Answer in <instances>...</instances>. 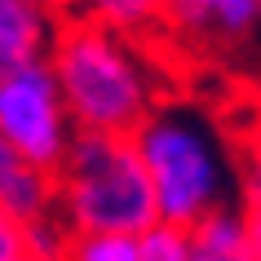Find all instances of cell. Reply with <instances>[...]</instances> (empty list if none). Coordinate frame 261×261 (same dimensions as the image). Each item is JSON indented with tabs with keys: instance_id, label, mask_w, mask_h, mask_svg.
Returning <instances> with one entry per match:
<instances>
[{
	"instance_id": "1",
	"label": "cell",
	"mask_w": 261,
	"mask_h": 261,
	"mask_svg": "<svg viewBox=\"0 0 261 261\" xmlns=\"http://www.w3.org/2000/svg\"><path fill=\"white\" fill-rule=\"evenodd\" d=\"M49 71L71 111L75 133L133 138L146 115L164 102L160 75L151 58L142 54V40L89 14H71L58 22Z\"/></svg>"
},
{
	"instance_id": "2",
	"label": "cell",
	"mask_w": 261,
	"mask_h": 261,
	"mask_svg": "<svg viewBox=\"0 0 261 261\" xmlns=\"http://www.w3.org/2000/svg\"><path fill=\"white\" fill-rule=\"evenodd\" d=\"M133 146L151 177L160 221L186 226L204 221L217 208H230V191L239 181V160L221 128L191 102H160L146 115Z\"/></svg>"
},
{
	"instance_id": "3",
	"label": "cell",
	"mask_w": 261,
	"mask_h": 261,
	"mask_svg": "<svg viewBox=\"0 0 261 261\" xmlns=\"http://www.w3.org/2000/svg\"><path fill=\"white\" fill-rule=\"evenodd\" d=\"M58 217L71 234H133L160 221L151 177L133 138L75 133L67 164L58 168Z\"/></svg>"
},
{
	"instance_id": "4",
	"label": "cell",
	"mask_w": 261,
	"mask_h": 261,
	"mask_svg": "<svg viewBox=\"0 0 261 261\" xmlns=\"http://www.w3.org/2000/svg\"><path fill=\"white\" fill-rule=\"evenodd\" d=\"M0 133L31 168L58 177V168L67 164L71 142H75V124L58 93L49 62L0 75Z\"/></svg>"
},
{
	"instance_id": "5",
	"label": "cell",
	"mask_w": 261,
	"mask_h": 261,
	"mask_svg": "<svg viewBox=\"0 0 261 261\" xmlns=\"http://www.w3.org/2000/svg\"><path fill=\"white\" fill-rule=\"evenodd\" d=\"M58 22L44 0H0V75L49 62Z\"/></svg>"
},
{
	"instance_id": "6",
	"label": "cell",
	"mask_w": 261,
	"mask_h": 261,
	"mask_svg": "<svg viewBox=\"0 0 261 261\" xmlns=\"http://www.w3.org/2000/svg\"><path fill=\"white\" fill-rule=\"evenodd\" d=\"M0 208L18 221H36L58 213V177L31 168L0 133Z\"/></svg>"
},
{
	"instance_id": "7",
	"label": "cell",
	"mask_w": 261,
	"mask_h": 261,
	"mask_svg": "<svg viewBox=\"0 0 261 261\" xmlns=\"http://www.w3.org/2000/svg\"><path fill=\"white\" fill-rule=\"evenodd\" d=\"M181 31H199L208 40L239 44L257 36L261 27V0H181V9L168 18Z\"/></svg>"
},
{
	"instance_id": "8",
	"label": "cell",
	"mask_w": 261,
	"mask_h": 261,
	"mask_svg": "<svg viewBox=\"0 0 261 261\" xmlns=\"http://www.w3.org/2000/svg\"><path fill=\"white\" fill-rule=\"evenodd\" d=\"M191 261H252L244 208H217L191 226Z\"/></svg>"
},
{
	"instance_id": "9",
	"label": "cell",
	"mask_w": 261,
	"mask_h": 261,
	"mask_svg": "<svg viewBox=\"0 0 261 261\" xmlns=\"http://www.w3.org/2000/svg\"><path fill=\"white\" fill-rule=\"evenodd\" d=\"M80 14L107 22V27L133 36V40H146L160 22H164V9L155 0H80Z\"/></svg>"
},
{
	"instance_id": "10",
	"label": "cell",
	"mask_w": 261,
	"mask_h": 261,
	"mask_svg": "<svg viewBox=\"0 0 261 261\" xmlns=\"http://www.w3.org/2000/svg\"><path fill=\"white\" fill-rule=\"evenodd\" d=\"M138 261H191V230L173 221H151L138 234Z\"/></svg>"
},
{
	"instance_id": "11",
	"label": "cell",
	"mask_w": 261,
	"mask_h": 261,
	"mask_svg": "<svg viewBox=\"0 0 261 261\" xmlns=\"http://www.w3.org/2000/svg\"><path fill=\"white\" fill-rule=\"evenodd\" d=\"M239 195H244V204L239 208H257L261 213V107L248 124V133L239 138Z\"/></svg>"
},
{
	"instance_id": "12",
	"label": "cell",
	"mask_w": 261,
	"mask_h": 261,
	"mask_svg": "<svg viewBox=\"0 0 261 261\" xmlns=\"http://www.w3.org/2000/svg\"><path fill=\"white\" fill-rule=\"evenodd\" d=\"M62 261H138L133 234H71Z\"/></svg>"
},
{
	"instance_id": "13",
	"label": "cell",
	"mask_w": 261,
	"mask_h": 261,
	"mask_svg": "<svg viewBox=\"0 0 261 261\" xmlns=\"http://www.w3.org/2000/svg\"><path fill=\"white\" fill-rule=\"evenodd\" d=\"M67 244H71V226L58 213L27 221V257L31 261H62L67 257Z\"/></svg>"
},
{
	"instance_id": "14",
	"label": "cell",
	"mask_w": 261,
	"mask_h": 261,
	"mask_svg": "<svg viewBox=\"0 0 261 261\" xmlns=\"http://www.w3.org/2000/svg\"><path fill=\"white\" fill-rule=\"evenodd\" d=\"M27 257V221L0 208V261H22Z\"/></svg>"
},
{
	"instance_id": "15",
	"label": "cell",
	"mask_w": 261,
	"mask_h": 261,
	"mask_svg": "<svg viewBox=\"0 0 261 261\" xmlns=\"http://www.w3.org/2000/svg\"><path fill=\"white\" fill-rule=\"evenodd\" d=\"M244 221H248V248H252V261H261V213H257V208H244Z\"/></svg>"
},
{
	"instance_id": "16",
	"label": "cell",
	"mask_w": 261,
	"mask_h": 261,
	"mask_svg": "<svg viewBox=\"0 0 261 261\" xmlns=\"http://www.w3.org/2000/svg\"><path fill=\"white\" fill-rule=\"evenodd\" d=\"M49 9H54L58 18H71V14H80V0H44Z\"/></svg>"
},
{
	"instance_id": "17",
	"label": "cell",
	"mask_w": 261,
	"mask_h": 261,
	"mask_svg": "<svg viewBox=\"0 0 261 261\" xmlns=\"http://www.w3.org/2000/svg\"><path fill=\"white\" fill-rule=\"evenodd\" d=\"M155 5L164 9V22H168V18H173V14H177V9H181V0H155Z\"/></svg>"
},
{
	"instance_id": "18",
	"label": "cell",
	"mask_w": 261,
	"mask_h": 261,
	"mask_svg": "<svg viewBox=\"0 0 261 261\" xmlns=\"http://www.w3.org/2000/svg\"><path fill=\"white\" fill-rule=\"evenodd\" d=\"M22 261H31V257H22Z\"/></svg>"
}]
</instances>
